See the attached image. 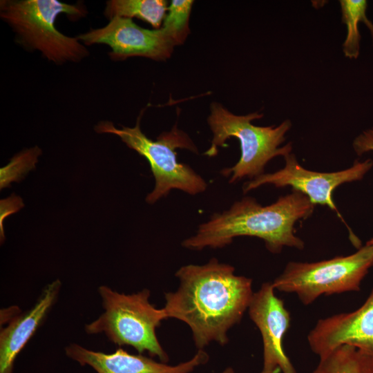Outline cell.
<instances>
[{
  "label": "cell",
  "instance_id": "1",
  "mask_svg": "<svg viewBox=\"0 0 373 373\" xmlns=\"http://www.w3.org/2000/svg\"><path fill=\"white\" fill-rule=\"evenodd\" d=\"M234 271L215 258L205 265H187L175 273L180 280L177 291L165 294L166 318L186 323L198 350L211 341L225 345L228 330L249 307L252 280Z\"/></svg>",
  "mask_w": 373,
  "mask_h": 373
},
{
  "label": "cell",
  "instance_id": "2",
  "mask_svg": "<svg viewBox=\"0 0 373 373\" xmlns=\"http://www.w3.org/2000/svg\"><path fill=\"white\" fill-rule=\"evenodd\" d=\"M314 206L307 195L294 190L265 207L254 198L245 197L229 209L213 214L182 245L193 250L216 249L229 245L236 237L251 236L263 240L273 254L280 253L284 247L303 249L305 244L295 235L294 224L310 216Z\"/></svg>",
  "mask_w": 373,
  "mask_h": 373
},
{
  "label": "cell",
  "instance_id": "3",
  "mask_svg": "<svg viewBox=\"0 0 373 373\" xmlns=\"http://www.w3.org/2000/svg\"><path fill=\"white\" fill-rule=\"evenodd\" d=\"M64 14L75 21L88 11L83 3L69 4L57 0H1L0 17L15 33V41L28 51H37L57 65L78 63L89 50L77 37H68L55 27Z\"/></svg>",
  "mask_w": 373,
  "mask_h": 373
},
{
  "label": "cell",
  "instance_id": "4",
  "mask_svg": "<svg viewBox=\"0 0 373 373\" xmlns=\"http://www.w3.org/2000/svg\"><path fill=\"white\" fill-rule=\"evenodd\" d=\"M262 117L263 114L258 112L237 115L218 102L211 104L207 122L213 138L210 148L204 155H216L218 147L224 146L226 140L230 137H236L240 142L241 155L239 160L234 166L220 171L223 176L229 177V183L244 178L252 180L264 173L266 164L271 159L291 153V142L279 147L291 126L290 120L286 119L277 126H257L251 124V121Z\"/></svg>",
  "mask_w": 373,
  "mask_h": 373
},
{
  "label": "cell",
  "instance_id": "5",
  "mask_svg": "<svg viewBox=\"0 0 373 373\" xmlns=\"http://www.w3.org/2000/svg\"><path fill=\"white\" fill-rule=\"evenodd\" d=\"M144 109L140 113L136 124L130 128H116L109 121H102L95 126L98 133L117 135L131 149L135 151L149 162L155 180L153 190L147 195L146 201L153 204L166 197L172 189L181 190L190 195L204 192L207 184L189 165L177 160V149H184L195 153L198 151L189 135L174 125L171 131L162 133L152 140L142 131L140 122Z\"/></svg>",
  "mask_w": 373,
  "mask_h": 373
},
{
  "label": "cell",
  "instance_id": "6",
  "mask_svg": "<svg viewBox=\"0 0 373 373\" xmlns=\"http://www.w3.org/2000/svg\"><path fill=\"white\" fill-rule=\"evenodd\" d=\"M98 291L104 312L85 325V332L104 333L115 344L131 345L140 354L146 351L162 362L168 361L155 334L161 321L166 318V314L163 308L157 309L150 303L149 290L124 294L102 285Z\"/></svg>",
  "mask_w": 373,
  "mask_h": 373
},
{
  "label": "cell",
  "instance_id": "7",
  "mask_svg": "<svg viewBox=\"0 0 373 373\" xmlns=\"http://www.w3.org/2000/svg\"><path fill=\"white\" fill-rule=\"evenodd\" d=\"M372 267L373 245L366 244L347 256L315 262H289L272 284L275 290L295 294L307 305L322 295L360 291Z\"/></svg>",
  "mask_w": 373,
  "mask_h": 373
},
{
  "label": "cell",
  "instance_id": "8",
  "mask_svg": "<svg viewBox=\"0 0 373 373\" xmlns=\"http://www.w3.org/2000/svg\"><path fill=\"white\" fill-rule=\"evenodd\" d=\"M86 46L105 44L111 48L108 53L113 61L142 57L156 61L169 58L179 44L172 32L162 26L158 29H146L131 19L115 17L104 27L91 28L77 36Z\"/></svg>",
  "mask_w": 373,
  "mask_h": 373
},
{
  "label": "cell",
  "instance_id": "9",
  "mask_svg": "<svg viewBox=\"0 0 373 373\" xmlns=\"http://www.w3.org/2000/svg\"><path fill=\"white\" fill-rule=\"evenodd\" d=\"M284 158L285 165L282 169L271 173H263L246 182L242 187L244 193L267 184L276 187L291 186L293 190L307 195L314 205H325L336 212L343 222L333 200L334 189L343 183L361 180L373 166L371 159L363 162L356 160L347 169L321 173L301 166L291 153Z\"/></svg>",
  "mask_w": 373,
  "mask_h": 373
},
{
  "label": "cell",
  "instance_id": "10",
  "mask_svg": "<svg viewBox=\"0 0 373 373\" xmlns=\"http://www.w3.org/2000/svg\"><path fill=\"white\" fill-rule=\"evenodd\" d=\"M272 283H265L254 292L248 309L251 321L260 332L263 365L260 373H296L284 351L283 337L290 325V314L275 294Z\"/></svg>",
  "mask_w": 373,
  "mask_h": 373
},
{
  "label": "cell",
  "instance_id": "11",
  "mask_svg": "<svg viewBox=\"0 0 373 373\" xmlns=\"http://www.w3.org/2000/svg\"><path fill=\"white\" fill-rule=\"evenodd\" d=\"M307 341L319 358L344 345L373 356V289L354 312L319 319L308 334Z\"/></svg>",
  "mask_w": 373,
  "mask_h": 373
},
{
  "label": "cell",
  "instance_id": "12",
  "mask_svg": "<svg viewBox=\"0 0 373 373\" xmlns=\"http://www.w3.org/2000/svg\"><path fill=\"white\" fill-rule=\"evenodd\" d=\"M66 354L79 365H88L97 373H189L205 363L209 356L202 350L186 362L169 365L142 354H131L123 349L106 354L88 350L77 343L65 347Z\"/></svg>",
  "mask_w": 373,
  "mask_h": 373
},
{
  "label": "cell",
  "instance_id": "13",
  "mask_svg": "<svg viewBox=\"0 0 373 373\" xmlns=\"http://www.w3.org/2000/svg\"><path fill=\"white\" fill-rule=\"evenodd\" d=\"M56 280L43 289L35 304L15 316L0 332V373H13L17 355L25 347L56 302L61 289Z\"/></svg>",
  "mask_w": 373,
  "mask_h": 373
},
{
  "label": "cell",
  "instance_id": "14",
  "mask_svg": "<svg viewBox=\"0 0 373 373\" xmlns=\"http://www.w3.org/2000/svg\"><path fill=\"white\" fill-rule=\"evenodd\" d=\"M312 373H373V356L344 345L320 358Z\"/></svg>",
  "mask_w": 373,
  "mask_h": 373
},
{
  "label": "cell",
  "instance_id": "15",
  "mask_svg": "<svg viewBox=\"0 0 373 373\" xmlns=\"http://www.w3.org/2000/svg\"><path fill=\"white\" fill-rule=\"evenodd\" d=\"M167 10V1L164 0H109L106 3L104 15L108 20L115 17H135L158 29Z\"/></svg>",
  "mask_w": 373,
  "mask_h": 373
},
{
  "label": "cell",
  "instance_id": "16",
  "mask_svg": "<svg viewBox=\"0 0 373 373\" xmlns=\"http://www.w3.org/2000/svg\"><path fill=\"white\" fill-rule=\"evenodd\" d=\"M342 22L347 27V35L343 44L344 55L356 59L360 54L361 35L358 23L363 22L370 31L373 40V23L366 15L367 1L366 0H341Z\"/></svg>",
  "mask_w": 373,
  "mask_h": 373
},
{
  "label": "cell",
  "instance_id": "17",
  "mask_svg": "<svg viewBox=\"0 0 373 373\" xmlns=\"http://www.w3.org/2000/svg\"><path fill=\"white\" fill-rule=\"evenodd\" d=\"M193 3L192 0H172L163 21V26L171 30L180 45L190 32L189 21Z\"/></svg>",
  "mask_w": 373,
  "mask_h": 373
},
{
  "label": "cell",
  "instance_id": "18",
  "mask_svg": "<svg viewBox=\"0 0 373 373\" xmlns=\"http://www.w3.org/2000/svg\"><path fill=\"white\" fill-rule=\"evenodd\" d=\"M41 153L38 146L26 149L12 157L5 167L1 169V189L13 181H19L30 170L35 168L37 157Z\"/></svg>",
  "mask_w": 373,
  "mask_h": 373
},
{
  "label": "cell",
  "instance_id": "19",
  "mask_svg": "<svg viewBox=\"0 0 373 373\" xmlns=\"http://www.w3.org/2000/svg\"><path fill=\"white\" fill-rule=\"evenodd\" d=\"M23 207V204L20 198L17 196H11L8 198L1 200V219H0V227H1V241L4 240L3 228L2 227V221L6 216L13 213H15L21 207Z\"/></svg>",
  "mask_w": 373,
  "mask_h": 373
},
{
  "label": "cell",
  "instance_id": "20",
  "mask_svg": "<svg viewBox=\"0 0 373 373\" xmlns=\"http://www.w3.org/2000/svg\"><path fill=\"white\" fill-rule=\"evenodd\" d=\"M352 145L358 155L373 151V128L363 131L354 140Z\"/></svg>",
  "mask_w": 373,
  "mask_h": 373
},
{
  "label": "cell",
  "instance_id": "21",
  "mask_svg": "<svg viewBox=\"0 0 373 373\" xmlns=\"http://www.w3.org/2000/svg\"><path fill=\"white\" fill-rule=\"evenodd\" d=\"M222 373H235L231 367L227 368L225 370H224Z\"/></svg>",
  "mask_w": 373,
  "mask_h": 373
},
{
  "label": "cell",
  "instance_id": "22",
  "mask_svg": "<svg viewBox=\"0 0 373 373\" xmlns=\"http://www.w3.org/2000/svg\"><path fill=\"white\" fill-rule=\"evenodd\" d=\"M366 244L373 245V238H372L371 240H368V241L367 242Z\"/></svg>",
  "mask_w": 373,
  "mask_h": 373
}]
</instances>
